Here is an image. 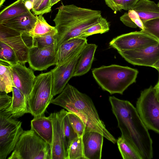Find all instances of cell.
Masks as SVG:
<instances>
[{
    "label": "cell",
    "mask_w": 159,
    "mask_h": 159,
    "mask_svg": "<svg viewBox=\"0 0 159 159\" xmlns=\"http://www.w3.org/2000/svg\"><path fill=\"white\" fill-rule=\"evenodd\" d=\"M136 108L146 127L159 134V101L152 86L141 92Z\"/></svg>",
    "instance_id": "obj_7"
},
{
    "label": "cell",
    "mask_w": 159,
    "mask_h": 159,
    "mask_svg": "<svg viewBox=\"0 0 159 159\" xmlns=\"http://www.w3.org/2000/svg\"><path fill=\"white\" fill-rule=\"evenodd\" d=\"M58 10L53 20L57 31V49L67 40L78 37L83 31L98 23L102 17L100 11L74 4L62 5Z\"/></svg>",
    "instance_id": "obj_3"
},
{
    "label": "cell",
    "mask_w": 159,
    "mask_h": 159,
    "mask_svg": "<svg viewBox=\"0 0 159 159\" xmlns=\"http://www.w3.org/2000/svg\"><path fill=\"white\" fill-rule=\"evenodd\" d=\"M26 6L30 10L32 9L34 0H22Z\"/></svg>",
    "instance_id": "obj_39"
},
{
    "label": "cell",
    "mask_w": 159,
    "mask_h": 159,
    "mask_svg": "<svg viewBox=\"0 0 159 159\" xmlns=\"http://www.w3.org/2000/svg\"><path fill=\"white\" fill-rule=\"evenodd\" d=\"M121 136L137 151L142 159L153 157L152 141L137 110L129 101L115 97L109 98Z\"/></svg>",
    "instance_id": "obj_1"
},
{
    "label": "cell",
    "mask_w": 159,
    "mask_h": 159,
    "mask_svg": "<svg viewBox=\"0 0 159 159\" xmlns=\"http://www.w3.org/2000/svg\"><path fill=\"white\" fill-rule=\"evenodd\" d=\"M109 30V22L105 18L102 17L98 23L84 30L78 37L86 38L94 34L106 33Z\"/></svg>",
    "instance_id": "obj_28"
},
{
    "label": "cell",
    "mask_w": 159,
    "mask_h": 159,
    "mask_svg": "<svg viewBox=\"0 0 159 159\" xmlns=\"http://www.w3.org/2000/svg\"><path fill=\"white\" fill-rule=\"evenodd\" d=\"M159 6V2L157 4Z\"/></svg>",
    "instance_id": "obj_44"
},
{
    "label": "cell",
    "mask_w": 159,
    "mask_h": 159,
    "mask_svg": "<svg viewBox=\"0 0 159 159\" xmlns=\"http://www.w3.org/2000/svg\"><path fill=\"white\" fill-rule=\"evenodd\" d=\"M87 43L86 38L80 37L71 39L62 43L57 50L56 66L75 56Z\"/></svg>",
    "instance_id": "obj_17"
},
{
    "label": "cell",
    "mask_w": 159,
    "mask_h": 159,
    "mask_svg": "<svg viewBox=\"0 0 159 159\" xmlns=\"http://www.w3.org/2000/svg\"><path fill=\"white\" fill-rule=\"evenodd\" d=\"M138 73L136 69L116 64L102 66L92 70L98 85L111 94H122L128 87L135 82Z\"/></svg>",
    "instance_id": "obj_4"
},
{
    "label": "cell",
    "mask_w": 159,
    "mask_h": 159,
    "mask_svg": "<svg viewBox=\"0 0 159 159\" xmlns=\"http://www.w3.org/2000/svg\"><path fill=\"white\" fill-rule=\"evenodd\" d=\"M0 41L13 49L18 62L25 65L28 62L29 50L34 46L33 37L0 23Z\"/></svg>",
    "instance_id": "obj_9"
},
{
    "label": "cell",
    "mask_w": 159,
    "mask_h": 159,
    "mask_svg": "<svg viewBox=\"0 0 159 159\" xmlns=\"http://www.w3.org/2000/svg\"><path fill=\"white\" fill-rule=\"evenodd\" d=\"M51 0H34L32 11L34 15H43L50 12L52 6L50 4Z\"/></svg>",
    "instance_id": "obj_32"
},
{
    "label": "cell",
    "mask_w": 159,
    "mask_h": 159,
    "mask_svg": "<svg viewBox=\"0 0 159 159\" xmlns=\"http://www.w3.org/2000/svg\"><path fill=\"white\" fill-rule=\"evenodd\" d=\"M0 61L10 65L18 62L16 54L13 49L4 43L0 41Z\"/></svg>",
    "instance_id": "obj_30"
},
{
    "label": "cell",
    "mask_w": 159,
    "mask_h": 159,
    "mask_svg": "<svg viewBox=\"0 0 159 159\" xmlns=\"http://www.w3.org/2000/svg\"><path fill=\"white\" fill-rule=\"evenodd\" d=\"M120 20L126 26L132 28L139 27L143 30V23L137 12L133 9L128 11L120 17Z\"/></svg>",
    "instance_id": "obj_29"
},
{
    "label": "cell",
    "mask_w": 159,
    "mask_h": 159,
    "mask_svg": "<svg viewBox=\"0 0 159 159\" xmlns=\"http://www.w3.org/2000/svg\"><path fill=\"white\" fill-rule=\"evenodd\" d=\"M12 101L10 106L4 112L14 118L30 113L27 101L21 92L16 87H13Z\"/></svg>",
    "instance_id": "obj_20"
},
{
    "label": "cell",
    "mask_w": 159,
    "mask_h": 159,
    "mask_svg": "<svg viewBox=\"0 0 159 159\" xmlns=\"http://www.w3.org/2000/svg\"><path fill=\"white\" fill-rule=\"evenodd\" d=\"M6 0H0V6L1 7L4 2H5Z\"/></svg>",
    "instance_id": "obj_43"
},
{
    "label": "cell",
    "mask_w": 159,
    "mask_h": 159,
    "mask_svg": "<svg viewBox=\"0 0 159 159\" xmlns=\"http://www.w3.org/2000/svg\"><path fill=\"white\" fill-rule=\"evenodd\" d=\"M61 0H51L50 4L51 6L52 7Z\"/></svg>",
    "instance_id": "obj_42"
},
{
    "label": "cell",
    "mask_w": 159,
    "mask_h": 159,
    "mask_svg": "<svg viewBox=\"0 0 159 159\" xmlns=\"http://www.w3.org/2000/svg\"><path fill=\"white\" fill-rule=\"evenodd\" d=\"M97 46L87 43L83 49L76 64L74 77L83 75L90 70Z\"/></svg>",
    "instance_id": "obj_21"
},
{
    "label": "cell",
    "mask_w": 159,
    "mask_h": 159,
    "mask_svg": "<svg viewBox=\"0 0 159 159\" xmlns=\"http://www.w3.org/2000/svg\"><path fill=\"white\" fill-rule=\"evenodd\" d=\"M104 0L106 5L116 13L122 10V0Z\"/></svg>",
    "instance_id": "obj_37"
},
{
    "label": "cell",
    "mask_w": 159,
    "mask_h": 159,
    "mask_svg": "<svg viewBox=\"0 0 159 159\" xmlns=\"http://www.w3.org/2000/svg\"><path fill=\"white\" fill-rule=\"evenodd\" d=\"M37 17L30 11L8 20L0 22L7 27L20 32L28 34L33 29Z\"/></svg>",
    "instance_id": "obj_18"
},
{
    "label": "cell",
    "mask_w": 159,
    "mask_h": 159,
    "mask_svg": "<svg viewBox=\"0 0 159 159\" xmlns=\"http://www.w3.org/2000/svg\"><path fill=\"white\" fill-rule=\"evenodd\" d=\"M57 42L43 49L33 46L29 50L28 62L34 70H46L57 63Z\"/></svg>",
    "instance_id": "obj_13"
},
{
    "label": "cell",
    "mask_w": 159,
    "mask_h": 159,
    "mask_svg": "<svg viewBox=\"0 0 159 159\" xmlns=\"http://www.w3.org/2000/svg\"><path fill=\"white\" fill-rule=\"evenodd\" d=\"M153 88L155 90L156 96L159 101V75L158 81Z\"/></svg>",
    "instance_id": "obj_40"
},
{
    "label": "cell",
    "mask_w": 159,
    "mask_h": 159,
    "mask_svg": "<svg viewBox=\"0 0 159 159\" xmlns=\"http://www.w3.org/2000/svg\"><path fill=\"white\" fill-rule=\"evenodd\" d=\"M103 136L95 131H88L82 136L86 159H101Z\"/></svg>",
    "instance_id": "obj_16"
},
{
    "label": "cell",
    "mask_w": 159,
    "mask_h": 159,
    "mask_svg": "<svg viewBox=\"0 0 159 159\" xmlns=\"http://www.w3.org/2000/svg\"><path fill=\"white\" fill-rule=\"evenodd\" d=\"M152 67L155 68L159 72V60L154 64Z\"/></svg>",
    "instance_id": "obj_41"
},
{
    "label": "cell",
    "mask_w": 159,
    "mask_h": 159,
    "mask_svg": "<svg viewBox=\"0 0 159 159\" xmlns=\"http://www.w3.org/2000/svg\"><path fill=\"white\" fill-rule=\"evenodd\" d=\"M63 123L65 138L68 150L71 142L74 139L78 137V135L71 125L67 114L66 116L64 119Z\"/></svg>",
    "instance_id": "obj_34"
},
{
    "label": "cell",
    "mask_w": 159,
    "mask_h": 159,
    "mask_svg": "<svg viewBox=\"0 0 159 159\" xmlns=\"http://www.w3.org/2000/svg\"><path fill=\"white\" fill-rule=\"evenodd\" d=\"M15 86L11 66L8 64L0 62V91L1 92L8 93L12 91Z\"/></svg>",
    "instance_id": "obj_24"
},
{
    "label": "cell",
    "mask_w": 159,
    "mask_h": 159,
    "mask_svg": "<svg viewBox=\"0 0 159 159\" xmlns=\"http://www.w3.org/2000/svg\"><path fill=\"white\" fill-rule=\"evenodd\" d=\"M51 103L60 106L77 115L86 126L85 132L95 131L113 143L117 140L109 132L99 117L91 99L67 84L62 91Z\"/></svg>",
    "instance_id": "obj_2"
},
{
    "label": "cell",
    "mask_w": 159,
    "mask_h": 159,
    "mask_svg": "<svg viewBox=\"0 0 159 159\" xmlns=\"http://www.w3.org/2000/svg\"><path fill=\"white\" fill-rule=\"evenodd\" d=\"M143 30L156 39L159 42V18L143 23Z\"/></svg>",
    "instance_id": "obj_35"
},
{
    "label": "cell",
    "mask_w": 159,
    "mask_h": 159,
    "mask_svg": "<svg viewBox=\"0 0 159 159\" xmlns=\"http://www.w3.org/2000/svg\"><path fill=\"white\" fill-rule=\"evenodd\" d=\"M5 92H1L0 94V112L5 111L11 105L12 97Z\"/></svg>",
    "instance_id": "obj_36"
},
{
    "label": "cell",
    "mask_w": 159,
    "mask_h": 159,
    "mask_svg": "<svg viewBox=\"0 0 159 159\" xmlns=\"http://www.w3.org/2000/svg\"><path fill=\"white\" fill-rule=\"evenodd\" d=\"M132 9L137 12L143 23L159 18V6L150 0H139Z\"/></svg>",
    "instance_id": "obj_22"
},
{
    "label": "cell",
    "mask_w": 159,
    "mask_h": 159,
    "mask_svg": "<svg viewBox=\"0 0 159 159\" xmlns=\"http://www.w3.org/2000/svg\"><path fill=\"white\" fill-rule=\"evenodd\" d=\"M57 30L45 36L34 38V46L39 48L43 49L47 48L57 42Z\"/></svg>",
    "instance_id": "obj_31"
},
{
    "label": "cell",
    "mask_w": 159,
    "mask_h": 159,
    "mask_svg": "<svg viewBox=\"0 0 159 159\" xmlns=\"http://www.w3.org/2000/svg\"><path fill=\"white\" fill-rule=\"evenodd\" d=\"M14 85L23 94L27 101L36 76L31 68L17 62L10 65Z\"/></svg>",
    "instance_id": "obj_15"
},
{
    "label": "cell",
    "mask_w": 159,
    "mask_h": 159,
    "mask_svg": "<svg viewBox=\"0 0 159 159\" xmlns=\"http://www.w3.org/2000/svg\"><path fill=\"white\" fill-rule=\"evenodd\" d=\"M68 112L62 109L50 114L53 125L51 159H66L67 149L64 134L63 120Z\"/></svg>",
    "instance_id": "obj_11"
},
{
    "label": "cell",
    "mask_w": 159,
    "mask_h": 159,
    "mask_svg": "<svg viewBox=\"0 0 159 159\" xmlns=\"http://www.w3.org/2000/svg\"><path fill=\"white\" fill-rule=\"evenodd\" d=\"M139 0H122V9L129 11L133 8Z\"/></svg>",
    "instance_id": "obj_38"
},
{
    "label": "cell",
    "mask_w": 159,
    "mask_h": 159,
    "mask_svg": "<svg viewBox=\"0 0 159 159\" xmlns=\"http://www.w3.org/2000/svg\"><path fill=\"white\" fill-rule=\"evenodd\" d=\"M66 159H86L82 137L78 136L71 142L67 150Z\"/></svg>",
    "instance_id": "obj_27"
},
{
    "label": "cell",
    "mask_w": 159,
    "mask_h": 159,
    "mask_svg": "<svg viewBox=\"0 0 159 159\" xmlns=\"http://www.w3.org/2000/svg\"><path fill=\"white\" fill-rule=\"evenodd\" d=\"M155 38L143 30L121 34L109 43L111 48L118 51L140 49L159 43Z\"/></svg>",
    "instance_id": "obj_10"
},
{
    "label": "cell",
    "mask_w": 159,
    "mask_h": 159,
    "mask_svg": "<svg viewBox=\"0 0 159 159\" xmlns=\"http://www.w3.org/2000/svg\"><path fill=\"white\" fill-rule=\"evenodd\" d=\"M118 52L132 65L152 67L159 60V43L140 49Z\"/></svg>",
    "instance_id": "obj_14"
},
{
    "label": "cell",
    "mask_w": 159,
    "mask_h": 159,
    "mask_svg": "<svg viewBox=\"0 0 159 159\" xmlns=\"http://www.w3.org/2000/svg\"><path fill=\"white\" fill-rule=\"evenodd\" d=\"M70 123L78 137H82L85 132L86 126L82 120L75 114L69 111L67 114Z\"/></svg>",
    "instance_id": "obj_33"
},
{
    "label": "cell",
    "mask_w": 159,
    "mask_h": 159,
    "mask_svg": "<svg viewBox=\"0 0 159 159\" xmlns=\"http://www.w3.org/2000/svg\"><path fill=\"white\" fill-rule=\"evenodd\" d=\"M118 148L124 159H142L134 148L122 136L117 140Z\"/></svg>",
    "instance_id": "obj_26"
},
{
    "label": "cell",
    "mask_w": 159,
    "mask_h": 159,
    "mask_svg": "<svg viewBox=\"0 0 159 159\" xmlns=\"http://www.w3.org/2000/svg\"><path fill=\"white\" fill-rule=\"evenodd\" d=\"M30 11L22 0H17L1 11L0 22L13 18Z\"/></svg>",
    "instance_id": "obj_23"
},
{
    "label": "cell",
    "mask_w": 159,
    "mask_h": 159,
    "mask_svg": "<svg viewBox=\"0 0 159 159\" xmlns=\"http://www.w3.org/2000/svg\"><path fill=\"white\" fill-rule=\"evenodd\" d=\"M31 129L51 146L52 140L53 125L50 115L34 117L31 121Z\"/></svg>",
    "instance_id": "obj_19"
},
{
    "label": "cell",
    "mask_w": 159,
    "mask_h": 159,
    "mask_svg": "<svg viewBox=\"0 0 159 159\" xmlns=\"http://www.w3.org/2000/svg\"><path fill=\"white\" fill-rule=\"evenodd\" d=\"M37 21L33 29L28 34L33 37L37 38L45 36L57 30L55 26L49 25L42 15L36 16Z\"/></svg>",
    "instance_id": "obj_25"
},
{
    "label": "cell",
    "mask_w": 159,
    "mask_h": 159,
    "mask_svg": "<svg viewBox=\"0 0 159 159\" xmlns=\"http://www.w3.org/2000/svg\"><path fill=\"white\" fill-rule=\"evenodd\" d=\"M21 125L20 121L0 112V159H5L14 149L24 131Z\"/></svg>",
    "instance_id": "obj_8"
},
{
    "label": "cell",
    "mask_w": 159,
    "mask_h": 159,
    "mask_svg": "<svg viewBox=\"0 0 159 159\" xmlns=\"http://www.w3.org/2000/svg\"><path fill=\"white\" fill-rule=\"evenodd\" d=\"M82 51L75 56L56 66L50 70L52 74L53 96L60 93L70 80L74 77L76 66Z\"/></svg>",
    "instance_id": "obj_12"
},
{
    "label": "cell",
    "mask_w": 159,
    "mask_h": 159,
    "mask_svg": "<svg viewBox=\"0 0 159 159\" xmlns=\"http://www.w3.org/2000/svg\"><path fill=\"white\" fill-rule=\"evenodd\" d=\"M52 72L42 73L36 76L34 84L27 100L31 114L36 117L44 115L53 96L52 93Z\"/></svg>",
    "instance_id": "obj_6"
},
{
    "label": "cell",
    "mask_w": 159,
    "mask_h": 159,
    "mask_svg": "<svg viewBox=\"0 0 159 159\" xmlns=\"http://www.w3.org/2000/svg\"><path fill=\"white\" fill-rule=\"evenodd\" d=\"M8 159H51V146L31 129L24 130Z\"/></svg>",
    "instance_id": "obj_5"
}]
</instances>
